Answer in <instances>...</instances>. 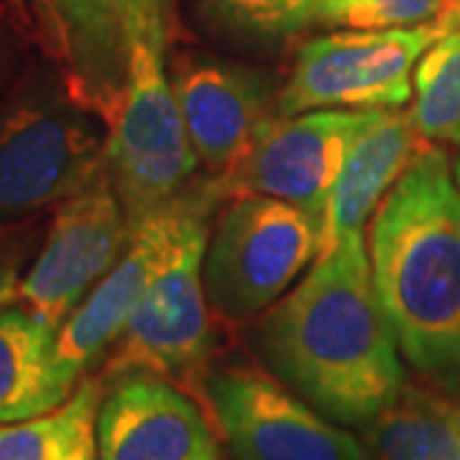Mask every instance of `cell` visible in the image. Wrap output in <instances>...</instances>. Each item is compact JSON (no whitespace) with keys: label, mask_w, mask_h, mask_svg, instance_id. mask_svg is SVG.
I'll use <instances>...</instances> for the list:
<instances>
[{"label":"cell","mask_w":460,"mask_h":460,"mask_svg":"<svg viewBox=\"0 0 460 460\" xmlns=\"http://www.w3.org/2000/svg\"><path fill=\"white\" fill-rule=\"evenodd\" d=\"M417 151V128L411 115L374 111L371 120L348 151L343 172L325 205L323 251L332 248L350 233H363L368 215L378 210L386 190L399 181Z\"/></svg>","instance_id":"9a60e30c"},{"label":"cell","mask_w":460,"mask_h":460,"mask_svg":"<svg viewBox=\"0 0 460 460\" xmlns=\"http://www.w3.org/2000/svg\"><path fill=\"white\" fill-rule=\"evenodd\" d=\"M447 0H320L317 21L356 31L410 29L447 13Z\"/></svg>","instance_id":"44dd1931"},{"label":"cell","mask_w":460,"mask_h":460,"mask_svg":"<svg viewBox=\"0 0 460 460\" xmlns=\"http://www.w3.org/2000/svg\"><path fill=\"white\" fill-rule=\"evenodd\" d=\"M363 429L371 460H460V399L429 381H407Z\"/></svg>","instance_id":"e0dca14e"},{"label":"cell","mask_w":460,"mask_h":460,"mask_svg":"<svg viewBox=\"0 0 460 460\" xmlns=\"http://www.w3.org/2000/svg\"><path fill=\"white\" fill-rule=\"evenodd\" d=\"M460 26V0L422 26L330 33L307 41L277 100V115L317 108H399L411 98V66L447 31Z\"/></svg>","instance_id":"5b68a950"},{"label":"cell","mask_w":460,"mask_h":460,"mask_svg":"<svg viewBox=\"0 0 460 460\" xmlns=\"http://www.w3.org/2000/svg\"><path fill=\"white\" fill-rule=\"evenodd\" d=\"M23 256H26L23 241L5 226H0V310L11 307L18 299Z\"/></svg>","instance_id":"7402d4cb"},{"label":"cell","mask_w":460,"mask_h":460,"mask_svg":"<svg viewBox=\"0 0 460 460\" xmlns=\"http://www.w3.org/2000/svg\"><path fill=\"white\" fill-rule=\"evenodd\" d=\"M223 192L220 180L192 192L184 190L180 198L133 228L131 243L120 261L98 281V287L84 296L83 305L57 332V363L72 384H80L84 371L108 353L136 302L174 253L192 217L213 210Z\"/></svg>","instance_id":"8fae6325"},{"label":"cell","mask_w":460,"mask_h":460,"mask_svg":"<svg viewBox=\"0 0 460 460\" xmlns=\"http://www.w3.org/2000/svg\"><path fill=\"white\" fill-rule=\"evenodd\" d=\"M100 460H223L199 399L146 371L115 376L98 411Z\"/></svg>","instance_id":"4fadbf2b"},{"label":"cell","mask_w":460,"mask_h":460,"mask_svg":"<svg viewBox=\"0 0 460 460\" xmlns=\"http://www.w3.org/2000/svg\"><path fill=\"white\" fill-rule=\"evenodd\" d=\"M210 210L192 217L174 253L136 302L131 317L108 348L105 374L146 371L169 378L208 404L210 320L205 302V253Z\"/></svg>","instance_id":"277c9868"},{"label":"cell","mask_w":460,"mask_h":460,"mask_svg":"<svg viewBox=\"0 0 460 460\" xmlns=\"http://www.w3.org/2000/svg\"><path fill=\"white\" fill-rule=\"evenodd\" d=\"M323 217L284 199L246 195L220 217L205 253V292L230 320H248L279 299L320 256Z\"/></svg>","instance_id":"8992f818"},{"label":"cell","mask_w":460,"mask_h":460,"mask_svg":"<svg viewBox=\"0 0 460 460\" xmlns=\"http://www.w3.org/2000/svg\"><path fill=\"white\" fill-rule=\"evenodd\" d=\"M108 126L66 80L39 75L0 108V226L59 205L105 166Z\"/></svg>","instance_id":"3957f363"},{"label":"cell","mask_w":460,"mask_h":460,"mask_svg":"<svg viewBox=\"0 0 460 460\" xmlns=\"http://www.w3.org/2000/svg\"><path fill=\"white\" fill-rule=\"evenodd\" d=\"M172 90L198 159L223 174L243 164L279 100L263 72L213 57L180 62Z\"/></svg>","instance_id":"5bb4252c"},{"label":"cell","mask_w":460,"mask_h":460,"mask_svg":"<svg viewBox=\"0 0 460 460\" xmlns=\"http://www.w3.org/2000/svg\"><path fill=\"white\" fill-rule=\"evenodd\" d=\"M57 332L26 307L0 310V425L47 414L75 392L57 363Z\"/></svg>","instance_id":"2e32d148"},{"label":"cell","mask_w":460,"mask_h":460,"mask_svg":"<svg viewBox=\"0 0 460 460\" xmlns=\"http://www.w3.org/2000/svg\"><path fill=\"white\" fill-rule=\"evenodd\" d=\"M205 392L238 460H371L366 445L261 368L210 371Z\"/></svg>","instance_id":"30bf717a"},{"label":"cell","mask_w":460,"mask_h":460,"mask_svg":"<svg viewBox=\"0 0 460 460\" xmlns=\"http://www.w3.org/2000/svg\"><path fill=\"white\" fill-rule=\"evenodd\" d=\"M456 180H458V187H460V159H458V164H456Z\"/></svg>","instance_id":"cb8c5ba5"},{"label":"cell","mask_w":460,"mask_h":460,"mask_svg":"<svg viewBox=\"0 0 460 460\" xmlns=\"http://www.w3.org/2000/svg\"><path fill=\"white\" fill-rule=\"evenodd\" d=\"M131 220L102 166L57 205L47 241L18 284L21 307L62 328L131 243Z\"/></svg>","instance_id":"9c48e42d"},{"label":"cell","mask_w":460,"mask_h":460,"mask_svg":"<svg viewBox=\"0 0 460 460\" xmlns=\"http://www.w3.org/2000/svg\"><path fill=\"white\" fill-rule=\"evenodd\" d=\"M414 93L411 123L417 133L435 144L460 146V26L422 54Z\"/></svg>","instance_id":"d6986e66"},{"label":"cell","mask_w":460,"mask_h":460,"mask_svg":"<svg viewBox=\"0 0 460 460\" xmlns=\"http://www.w3.org/2000/svg\"><path fill=\"white\" fill-rule=\"evenodd\" d=\"M72 95L111 128L131 59L141 47L166 51L172 0H39Z\"/></svg>","instance_id":"ba28073f"},{"label":"cell","mask_w":460,"mask_h":460,"mask_svg":"<svg viewBox=\"0 0 460 460\" xmlns=\"http://www.w3.org/2000/svg\"><path fill=\"white\" fill-rule=\"evenodd\" d=\"M195 166L198 154L164 75V51L141 47L105 141V169L131 228L180 198Z\"/></svg>","instance_id":"52a82bcc"},{"label":"cell","mask_w":460,"mask_h":460,"mask_svg":"<svg viewBox=\"0 0 460 460\" xmlns=\"http://www.w3.org/2000/svg\"><path fill=\"white\" fill-rule=\"evenodd\" d=\"M259 343L271 371L338 425H371L407 386L363 233L320 253L263 320Z\"/></svg>","instance_id":"6da1fadb"},{"label":"cell","mask_w":460,"mask_h":460,"mask_svg":"<svg viewBox=\"0 0 460 460\" xmlns=\"http://www.w3.org/2000/svg\"><path fill=\"white\" fill-rule=\"evenodd\" d=\"M100 402L102 386L98 378H80L57 410L0 425V460H100Z\"/></svg>","instance_id":"ac0fdd59"},{"label":"cell","mask_w":460,"mask_h":460,"mask_svg":"<svg viewBox=\"0 0 460 460\" xmlns=\"http://www.w3.org/2000/svg\"><path fill=\"white\" fill-rule=\"evenodd\" d=\"M371 263L402 356L460 394V187L440 148H420L381 199Z\"/></svg>","instance_id":"7a4b0ae2"},{"label":"cell","mask_w":460,"mask_h":460,"mask_svg":"<svg viewBox=\"0 0 460 460\" xmlns=\"http://www.w3.org/2000/svg\"><path fill=\"white\" fill-rule=\"evenodd\" d=\"M5 65H8V54H5V47H3V41H0V77L5 75Z\"/></svg>","instance_id":"603a6c76"},{"label":"cell","mask_w":460,"mask_h":460,"mask_svg":"<svg viewBox=\"0 0 460 460\" xmlns=\"http://www.w3.org/2000/svg\"><path fill=\"white\" fill-rule=\"evenodd\" d=\"M317 8L320 0H202L215 29L256 44H277L305 31L317 21Z\"/></svg>","instance_id":"ffe728a7"},{"label":"cell","mask_w":460,"mask_h":460,"mask_svg":"<svg viewBox=\"0 0 460 460\" xmlns=\"http://www.w3.org/2000/svg\"><path fill=\"white\" fill-rule=\"evenodd\" d=\"M374 111H310L271 120L243 164L220 177L223 190L284 199L323 217L345 156Z\"/></svg>","instance_id":"7c38bea8"}]
</instances>
